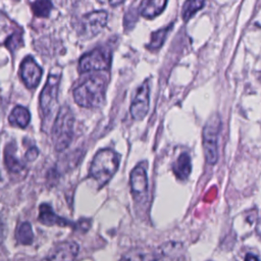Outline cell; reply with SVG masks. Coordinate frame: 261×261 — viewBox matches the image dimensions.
Listing matches in <instances>:
<instances>
[{"label":"cell","instance_id":"cell-24","mask_svg":"<svg viewBox=\"0 0 261 261\" xmlns=\"http://www.w3.org/2000/svg\"><path fill=\"white\" fill-rule=\"evenodd\" d=\"M38 154H39L38 149H37L36 147H32V148H30L29 151L27 152L25 158H27L28 160H34V159H36V157L38 156Z\"/></svg>","mask_w":261,"mask_h":261},{"label":"cell","instance_id":"cell-7","mask_svg":"<svg viewBox=\"0 0 261 261\" xmlns=\"http://www.w3.org/2000/svg\"><path fill=\"white\" fill-rule=\"evenodd\" d=\"M79 249V245L74 242H61L57 244L42 261H74Z\"/></svg>","mask_w":261,"mask_h":261},{"label":"cell","instance_id":"cell-17","mask_svg":"<svg viewBox=\"0 0 261 261\" xmlns=\"http://www.w3.org/2000/svg\"><path fill=\"white\" fill-rule=\"evenodd\" d=\"M13 145H7V147L5 148V152H4V161L6 164L7 169L9 170V172L11 173H17L20 170L23 169L24 165L23 163L17 159V157L14 155V151H13Z\"/></svg>","mask_w":261,"mask_h":261},{"label":"cell","instance_id":"cell-2","mask_svg":"<svg viewBox=\"0 0 261 261\" xmlns=\"http://www.w3.org/2000/svg\"><path fill=\"white\" fill-rule=\"evenodd\" d=\"M120 156L110 149L99 151L90 166V175L99 184V187L107 184L116 172Z\"/></svg>","mask_w":261,"mask_h":261},{"label":"cell","instance_id":"cell-13","mask_svg":"<svg viewBox=\"0 0 261 261\" xmlns=\"http://www.w3.org/2000/svg\"><path fill=\"white\" fill-rule=\"evenodd\" d=\"M39 220L46 224V225H53V224H57V225H71L72 223L58 215H56L53 210L51 209V207L47 204H42L40 206V214H39Z\"/></svg>","mask_w":261,"mask_h":261},{"label":"cell","instance_id":"cell-26","mask_svg":"<svg viewBox=\"0 0 261 261\" xmlns=\"http://www.w3.org/2000/svg\"><path fill=\"white\" fill-rule=\"evenodd\" d=\"M124 0H108L109 4L112 5V6H115V5H118L120 3H122Z\"/></svg>","mask_w":261,"mask_h":261},{"label":"cell","instance_id":"cell-16","mask_svg":"<svg viewBox=\"0 0 261 261\" xmlns=\"http://www.w3.org/2000/svg\"><path fill=\"white\" fill-rule=\"evenodd\" d=\"M8 120L12 125L25 127L31 120V114L27 108L22 106H16L11 111Z\"/></svg>","mask_w":261,"mask_h":261},{"label":"cell","instance_id":"cell-25","mask_svg":"<svg viewBox=\"0 0 261 261\" xmlns=\"http://www.w3.org/2000/svg\"><path fill=\"white\" fill-rule=\"evenodd\" d=\"M245 261H260V260H259L255 255H253V254H248V255L246 256Z\"/></svg>","mask_w":261,"mask_h":261},{"label":"cell","instance_id":"cell-5","mask_svg":"<svg viewBox=\"0 0 261 261\" xmlns=\"http://www.w3.org/2000/svg\"><path fill=\"white\" fill-rule=\"evenodd\" d=\"M60 72H51L40 96V106L45 117L50 116L57 103Z\"/></svg>","mask_w":261,"mask_h":261},{"label":"cell","instance_id":"cell-11","mask_svg":"<svg viewBox=\"0 0 261 261\" xmlns=\"http://www.w3.org/2000/svg\"><path fill=\"white\" fill-rule=\"evenodd\" d=\"M130 189L134 196H141L147 192L148 179L145 167L138 165L130 173Z\"/></svg>","mask_w":261,"mask_h":261},{"label":"cell","instance_id":"cell-27","mask_svg":"<svg viewBox=\"0 0 261 261\" xmlns=\"http://www.w3.org/2000/svg\"><path fill=\"white\" fill-rule=\"evenodd\" d=\"M256 231H257V233L261 237V218L258 220V222H257V225H256Z\"/></svg>","mask_w":261,"mask_h":261},{"label":"cell","instance_id":"cell-10","mask_svg":"<svg viewBox=\"0 0 261 261\" xmlns=\"http://www.w3.org/2000/svg\"><path fill=\"white\" fill-rule=\"evenodd\" d=\"M20 76L27 88H36L42 77V69L32 57H27L20 65Z\"/></svg>","mask_w":261,"mask_h":261},{"label":"cell","instance_id":"cell-1","mask_svg":"<svg viewBox=\"0 0 261 261\" xmlns=\"http://www.w3.org/2000/svg\"><path fill=\"white\" fill-rule=\"evenodd\" d=\"M106 74H94L73 91V98L77 105L85 108L100 106L105 98L107 85Z\"/></svg>","mask_w":261,"mask_h":261},{"label":"cell","instance_id":"cell-6","mask_svg":"<svg viewBox=\"0 0 261 261\" xmlns=\"http://www.w3.org/2000/svg\"><path fill=\"white\" fill-rule=\"evenodd\" d=\"M111 54L105 48H96L93 51L82 56L79 64V69L82 72L92 70H103L109 67Z\"/></svg>","mask_w":261,"mask_h":261},{"label":"cell","instance_id":"cell-20","mask_svg":"<svg viewBox=\"0 0 261 261\" xmlns=\"http://www.w3.org/2000/svg\"><path fill=\"white\" fill-rule=\"evenodd\" d=\"M172 29V24L171 25H167L166 28H162L156 32H154L151 36V41L150 44L148 45L149 49H159L162 44L164 43L168 32Z\"/></svg>","mask_w":261,"mask_h":261},{"label":"cell","instance_id":"cell-9","mask_svg":"<svg viewBox=\"0 0 261 261\" xmlns=\"http://www.w3.org/2000/svg\"><path fill=\"white\" fill-rule=\"evenodd\" d=\"M107 22V13L103 10L93 11L87 14L82 19V33L86 37H93L97 35Z\"/></svg>","mask_w":261,"mask_h":261},{"label":"cell","instance_id":"cell-22","mask_svg":"<svg viewBox=\"0 0 261 261\" xmlns=\"http://www.w3.org/2000/svg\"><path fill=\"white\" fill-rule=\"evenodd\" d=\"M18 43H21V38L19 35H12L10 36L7 40H6V43L5 45L7 46V48H9L10 50H13L15 49L16 47H18Z\"/></svg>","mask_w":261,"mask_h":261},{"label":"cell","instance_id":"cell-14","mask_svg":"<svg viewBox=\"0 0 261 261\" xmlns=\"http://www.w3.org/2000/svg\"><path fill=\"white\" fill-rule=\"evenodd\" d=\"M181 245L179 243L169 242L158 248V255L156 261H172L171 259H177L179 257V252L181 251Z\"/></svg>","mask_w":261,"mask_h":261},{"label":"cell","instance_id":"cell-21","mask_svg":"<svg viewBox=\"0 0 261 261\" xmlns=\"http://www.w3.org/2000/svg\"><path fill=\"white\" fill-rule=\"evenodd\" d=\"M33 12L36 16L47 17L52 9V2L50 0H36L32 4Z\"/></svg>","mask_w":261,"mask_h":261},{"label":"cell","instance_id":"cell-15","mask_svg":"<svg viewBox=\"0 0 261 261\" xmlns=\"http://www.w3.org/2000/svg\"><path fill=\"white\" fill-rule=\"evenodd\" d=\"M191 169H192L191 159L187 153H182L177 158V160L174 162V164L172 166L173 173L176 175L177 178L182 179V180L186 179L190 175Z\"/></svg>","mask_w":261,"mask_h":261},{"label":"cell","instance_id":"cell-12","mask_svg":"<svg viewBox=\"0 0 261 261\" xmlns=\"http://www.w3.org/2000/svg\"><path fill=\"white\" fill-rule=\"evenodd\" d=\"M167 0H143L140 4V14L146 18L159 15L165 8Z\"/></svg>","mask_w":261,"mask_h":261},{"label":"cell","instance_id":"cell-19","mask_svg":"<svg viewBox=\"0 0 261 261\" xmlns=\"http://www.w3.org/2000/svg\"><path fill=\"white\" fill-rule=\"evenodd\" d=\"M205 3V0H187L182 6L181 16L184 20L190 19L198 10H200Z\"/></svg>","mask_w":261,"mask_h":261},{"label":"cell","instance_id":"cell-8","mask_svg":"<svg viewBox=\"0 0 261 261\" xmlns=\"http://www.w3.org/2000/svg\"><path fill=\"white\" fill-rule=\"evenodd\" d=\"M149 96H150V87L149 83L146 81L138 90L136 97L130 105V114L137 119H143L149 109Z\"/></svg>","mask_w":261,"mask_h":261},{"label":"cell","instance_id":"cell-4","mask_svg":"<svg viewBox=\"0 0 261 261\" xmlns=\"http://www.w3.org/2000/svg\"><path fill=\"white\" fill-rule=\"evenodd\" d=\"M220 118L217 114L212 115L203 128V148L206 161L209 164L216 163L218 159L217 142L220 132Z\"/></svg>","mask_w":261,"mask_h":261},{"label":"cell","instance_id":"cell-3","mask_svg":"<svg viewBox=\"0 0 261 261\" xmlns=\"http://www.w3.org/2000/svg\"><path fill=\"white\" fill-rule=\"evenodd\" d=\"M74 117L70 108L63 105L57 114L52 128V142L55 150L63 151L66 149L73 137Z\"/></svg>","mask_w":261,"mask_h":261},{"label":"cell","instance_id":"cell-18","mask_svg":"<svg viewBox=\"0 0 261 261\" xmlns=\"http://www.w3.org/2000/svg\"><path fill=\"white\" fill-rule=\"evenodd\" d=\"M15 237L19 244H22V245L32 244L33 240H34V233H33L31 224L29 222L21 223L16 230Z\"/></svg>","mask_w":261,"mask_h":261},{"label":"cell","instance_id":"cell-23","mask_svg":"<svg viewBox=\"0 0 261 261\" xmlns=\"http://www.w3.org/2000/svg\"><path fill=\"white\" fill-rule=\"evenodd\" d=\"M120 261H143V258L139 255V254H127L125 256H123Z\"/></svg>","mask_w":261,"mask_h":261}]
</instances>
